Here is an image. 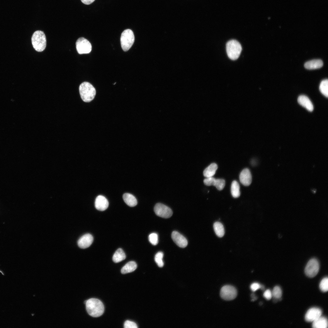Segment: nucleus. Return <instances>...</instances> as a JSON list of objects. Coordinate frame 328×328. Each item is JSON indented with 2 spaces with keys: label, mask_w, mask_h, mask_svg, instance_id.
Returning a JSON list of instances; mask_svg holds the SVG:
<instances>
[{
  "label": "nucleus",
  "mask_w": 328,
  "mask_h": 328,
  "mask_svg": "<svg viewBox=\"0 0 328 328\" xmlns=\"http://www.w3.org/2000/svg\"><path fill=\"white\" fill-rule=\"evenodd\" d=\"M226 48L227 56L230 59L235 60L239 57L242 47L238 42L235 40H230L227 43Z\"/></svg>",
  "instance_id": "4"
},
{
  "label": "nucleus",
  "mask_w": 328,
  "mask_h": 328,
  "mask_svg": "<svg viewBox=\"0 0 328 328\" xmlns=\"http://www.w3.org/2000/svg\"><path fill=\"white\" fill-rule=\"evenodd\" d=\"M79 90L81 98L83 101L90 102L94 98L96 94L95 88L90 83L84 82L79 86Z\"/></svg>",
  "instance_id": "2"
},
{
  "label": "nucleus",
  "mask_w": 328,
  "mask_h": 328,
  "mask_svg": "<svg viewBox=\"0 0 328 328\" xmlns=\"http://www.w3.org/2000/svg\"><path fill=\"white\" fill-rule=\"evenodd\" d=\"M135 37L133 31L130 29L124 30L121 34L120 41L121 47L125 51L128 50L133 45Z\"/></svg>",
  "instance_id": "5"
},
{
  "label": "nucleus",
  "mask_w": 328,
  "mask_h": 328,
  "mask_svg": "<svg viewBox=\"0 0 328 328\" xmlns=\"http://www.w3.org/2000/svg\"><path fill=\"white\" fill-rule=\"evenodd\" d=\"M263 296L266 299L270 300L272 296V292L270 290L267 289L264 293Z\"/></svg>",
  "instance_id": "31"
},
{
  "label": "nucleus",
  "mask_w": 328,
  "mask_h": 328,
  "mask_svg": "<svg viewBox=\"0 0 328 328\" xmlns=\"http://www.w3.org/2000/svg\"><path fill=\"white\" fill-rule=\"evenodd\" d=\"M154 210L157 215L164 218H169L173 214L172 211L169 207L160 203L155 205Z\"/></svg>",
  "instance_id": "9"
},
{
  "label": "nucleus",
  "mask_w": 328,
  "mask_h": 328,
  "mask_svg": "<svg viewBox=\"0 0 328 328\" xmlns=\"http://www.w3.org/2000/svg\"><path fill=\"white\" fill-rule=\"evenodd\" d=\"M203 183L207 186H214L219 190L223 189L225 184L224 179H216L212 177L206 178L204 179Z\"/></svg>",
  "instance_id": "10"
},
{
  "label": "nucleus",
  "mask_w": 328,
  "mask_h": 328,
  "mask_svg": "<svg viewBox=\"0 0 328 328\" xmlns=\"http://www.w3.org/2000/svg\"><path fill=\"white\" fill-rule=\"evenodd\" d=\"M261 285L258 283L254 282L251 284L250 286V288L251 290L255 292L260 288Z\"/></svg>",
  "instance_id": "32"
},
{
  "label": "nucleus",
  "mask_w": 328,
  "mask_h": 328,
  "mask_svg": "<svg viewBox=\"0 0 328 328\" xmlns=\"http://www.w3.org/2000/svg\"><path fill=\"white\" fill-rule=\"evenodd\" d=\"M217 165L214 163L211 164L203 172V176L206 178L212 177L217 169Z\"/></svg>",
  "instance_id": "20"
},
{
  "label": "nucleus",
  "mask_w": 328,
  "mask_h": 328,
  "mask_svg": "<svg viewBox=\"0 0 328 328\" xmlns=\"http://www.w3.org/2000/svg\"><path fill=\"white\" fill-rule=\"evenodd\" d=\"M319 267V262L316 259L312 258L310 259L308 262L305 268L306 275L309 277H314L318 273Z\"/></svg>",
  "instance_id": "6"
},
{
  "label": "nucleus",
  "mask_w": 328,
  "mask_h": 328,
  "mask_svg": "<svg viewBox=\"0 0 328 328\" xmlns=\"http://www.w3.org/2000/svg\"><path fill=\"white\" fill-rule=\"evenodd\" d=\"M298 103L306 108L308 111H312L313 109V104L309 98L304 95L299 96L298 98Z\"/></svg>",
  "instance_id": "16"
},
{
  "label": "nucleus",
  "mask_w": 328,
  "mask_h": 328,
  "mask_svg": "<svg viewBox=\"0 0 328 328\" xmlns=\"http://www.w3.org/2000/svg\"><path fill=\"white\" fill-rule=\"evenodd\" d=\"M149 240L150 242L152 245H155L158 243V234L155 233L150 234L149 236Z\"/></svg>",
  "instance_id": "29"
},
{
  "label": "nucleus",
  "mask_w": 328,
  "mask_h": 328,
  "mask_svg": "<svg viewBox=\"0 0 328 328\" xmlns=\"http://www.w3.org/2000/svg\"><path fill=\"white\" fill-rule=\"evenodd\" d=\"M323 64V62L321 60L315 59L306 62L304 64V67L309 70L315 69L321 67Z\"/></svg>",
  "instance_id": "17"
},
{
  "label": "nucleus",
  "mask_w": 328,
  "mask_h": 328,
  "mask_svg": "<svg viewBox=\"0 0 328 328\" xmlns=\"http://www.w3.org/2000/svg\"><path fill=\"white\" fill-rule=\"evenodd\" d=\"M220 295L223 299L231 300L234 299L237 296V291L236 289L231 285H225L221 289Z\"/></svg>",
  "instance_id": "7"
},
{
  "label": "nucleus",
  "mask_w": 328,
  "mask_h": 328,
  "mask_svg": "<svg viewBox=\"0 0 328 328\" xmlns=\"http://www.w3.org/2000/svg\"><path fill=\"white\" fill-rule=\"evenodd\" d=\"M85 303L87 311L91 316L98 317L103 313L104 305L100 300L96 298H91L85 301Z\"/></svg>",
  "instance_id": "1"
},
{
  "label": "nucleus",
  "mask_w": 328,
  "mask_h": 328,
  "mask_svg": "<svg viewBox=\"0 0 328 328\" xmlns=\"http://www.w3.org/2000/svg\"><path fill=\"white\" fill-rule=\"evenodd\" d=\"M240 188L238 183L236 180L233 181L231 185V193L234 197L237 198L240 196Z\"/></svg>",
  "instance_id": "23"
},
{
  "label": "nucleus",
  "mask_w": 328,
  "mask_h": 328,
  "mask_svg": "<svg viewBox=\"0 0 328 328\" xmlns=\"http://www.w3.org/2000/svg\"><path fill=\"white\" fill-rule=\"evenodd\" d=\"M163 257V254L161 251L158 252L155 255V261L159 267H162L164 265V263L162 260Z\"/></svg>",
  "instance_id": "26"
},
{
  "label": "nucleus",
  "mask_w": 328,
  "mask_h": 328,
  "mask_svg": "<svg viewBox=\"0 0 328 328\" xmlns=\"http://www.w3.org/2000/svg\"><path fill=\"white\" fill-rule=\"evenodd\" d=\"M124 327L125 328H137L138 326L136 323L134 322L127 320L125 322Z\"/></svg>",
  "instance_id": "30"
},
{
  "label": "nucleus",
  "mask_w": 328,
  "mask_h": 328,
  "mask_svg": "<svg viewBox=\"0 0 328 328\" xmlns=\"http://www.w3.org/2000/svg\"><path fill=\"white\" fill-rule=\"evenodd\" d=\"M126 255L123 250L119 248L118 249L114 254L112 260L115 263H118L124 260L126 258Z\"/></svg>",
  "instance_id": "22"
},
{
  "label": "nucleus",
  "mask_w": 328,
  "mask_h": 328,
  "mask_svg": "<svg viewBox=\"0 0 328 328\" xmlns=\"http://www.w3.org/2000/svg\"><path fill=\"white\" fill-rule=\"evenodd\" d=\"M251 297L252 298V301H254L257 299V298L255 296V295L254 294H252L251 295Z\"/></svg>",
  "instance_id": "34"
},
{
  "label": "nucleus",
  "mask_w": 328,
  "mask_h": 328,
  "mask_svg": "<svg viewBox=\"0 0 328 328\" xmlns=\"http://www.w3.org/2000/svg\"><path fill=\"white\" fill-rule=\"evenodd\" d=\"M81 2L86 5H89L93 3L95 0H81Z\"/></svg>",
  "instance_id": "33"
},
{
  "label": "nucleus",
  "mask_w": 328,
  "mask_h": 328,
  "mask_svg": "<svg viewBox=\"0 0 328 328\" xmlns=\"http://www.w3.org/2000/svg\"><path fill=\"white\" fill-rule=\"evenodd\" d=\"M76 45L77 50L79 54L88 53L91 50L92 46L91 43L84 37L78 39Z\"/></svg>",
  "instance_id": "8"
},
{
  "label": "nucleus",
  "mask_w": 328,
  "mask_h": 328,
  "mask_svg": "<svg viewBox=\"0 0 328 328\" xmlns=\"http://www.w3.org/2000/svg\"><path fill=\"white\" fill-rule=\"evenodd\" d=\"M93 237L91 234H87L82 236L78 240V245L79 247L84 249L89 247L92 244Z\"/></svg>",
  "instance_id": "13"
},
{
  "label": "nucleus",
  "mask_w": 328,
  "mask_h": 328,
  "mask_svg": "<svg viewBox=\"0 0 328 328\" xmlns=\"http://www.w3.org/2000/svg\"><path fill=\"white\" fill-rule=\"evenodd\" d=\"M32 43L34 49L38 52L44 50L46 46V38L43 32L37 30L33 33L31 39Z\"/></svg>",
  "instance_id": "3"
},
{
  "label": "nucleus",
  "mask_w": 328,
  "mask_h": 328,
  "mask_svg": "<svg viewBox=\"0 0 328 328\" xmlns=\"http://www.w3.org/2000/svg\"><path fill=\"white\" fill-rule=\"evenodd\" d=\"M328 326L327 319L320 316L313 322L312 327L314 328H326Z\"/></svg>",
  "instance_id": "18"
},
{
  "label": "nucleus",
  "mask_w": 328,
  "mask_h": 328,
  "mask_svg": "<svg viewBox=\"0 0 328 328\" xmlns=\"http://www.w3.org/2000/svg\"><path fill=\"white\" fill-rule=\"evenodd\" d=\"M320 289L323 292H326L328 289V279L327 277L323 278L319 284Z\"/></svg>",
  "instance_id": "28"
},
{
  "label": "nucleus",
  "mask_w": 328,
  "mask_h": 328,
  "mask_svg": "<svg viewBox=\"0 0 328 328\" xmlns=\"http://www.w3.org/2000/svg\"><path fill=\"white\" fill-rule=\"evenodd\" d=\"M109 205L107 199L104 196L99 195L96 198L95 206L96 208L100 211H104L106 210Z\"/></svg>",
  "instance_id": "15"
},
{
  "label": "nucleus",
  "mask_w": 328,
  "mask_h": 328,
  "mask_svg": "<svg viewBox=\"0 0 328 328\" xmlns=\"http://www.w3.org/2000/svg\"><path fill=\"white\" fill-rule=\"evenodd\" d=\"M137 265L135 262L132 261L126 263L121 268V273L125 274L134 271L137 268Z\"/></svg>",
  "instance_id": "21"
},
{
  "label": "nucleus",
  "mask_w": 328,
  "mask_h": 328,
  "mask_svg": "<svg viewBox=\"0 0 328 328\" xmlns=\"http://www.w3.org/2000/svg\"><path fill=\"white\" fill-rule=\"evenodd\" d=\"M123 198L125 203L130 207H135L137 204V201L135 197L130 193H124L123 196Z\"/></svg>",
  "instance_id": "19"
},
{
  "label": "nucleus",
  "mask_w": 328,
  "mask_h": 328,
  "mask_svg": "<svg viewBox=\"0 0 328 328\" xmlns=\"http://www.w3.org/2000/svg\"><path fill=\"white\" fill-rule=\"evenodd\" d=\"M214 231L217 236L222 237L224 235V229L223 224L220 222H216L214 224Z\"/></svg>",
  "instance_id": "24"
},
{
  "label": "nucleus",
  "mask_w": 328,
  "mask_h": 328,
  "mask_svg": "<svg viewBox=\"0 0 328 328\" xmlns=\"http://www.w3.org/2000/svg\"><path fill=\"white\" fill-rule=\"evenodd\" d=\"M272 294L275 299H280L282 295V291L280 288L278 286H275L272 290Z\"/></svg>",
  "instance_id": "27"
},
{
  "label": "nucleus",
  "mask_w": 328,
  "mask_h": 328,
  "mask_svg": "<svg viewBox=\"0 0 328 328\" xmlns=\"http://www.w3.org/2000/svg\"><path fill=\"white\" fill-rule=\"evenodd\" d=\"M319 89L321 93L326 97L328 96V80L327 79L323 80L319 85Z\"/></svg>",
  "instance_id": "25"
},
{
  "label": "nucleus",
  "mask_w": 328,
  "mask_h": 328,
  "mask_svg": "<svg viewBox=\"0 0 328 328\" xmlns=\"http://www.w3.org/2000/svg\"><path fill=\"white\" fill-rule=\"evenodd\" d=\"M322 310L319 308L313 307L309 309L305 315V319L308 322H313L321 316Z\"/></svg>",
  "instance_id": "11"
},
{
  "label": "nucleus",
  "mask_w": 328,
  "mask_h": 328,
  "mask_svg": "<svg viewBox=\"0 0 328 328\" xmlns=\"http://www.w3.org/2000/svg\"><path fill=\"white\" fill-rule=\"evenodd\" d=\"M171 237L174 242L179 247L184 248L187 246L188 242L187 239L178 232L176 231H173Z\"/></svg>",
  "instance_id": "12"
},
{
  "label": "nucleus",
  "mask_w": 328,
  "mask_h": 328,
  "mask_svg": "<svg viewBox=\"0 0 328 328\" xmlns=\"http://www.w3.org/2000/svg\"><path fill=\"white\" fill-rule=\"evenodd\" d=\"M241 183L246 186H249L252 182V176L250 170L248 168L243 169L239 176Z\"/></svg>",
  "instance_id": "14"
}]
</instances>
